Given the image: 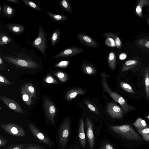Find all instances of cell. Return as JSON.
Here are the masks:
<instances>
[{
    "instance_id": "cell-1",
    "label": "cell",
    "mask_w": 149,
    "mask_h": 149,
    "mask_svg": "<svg viewBox=\"0 0 149 149\" xmlns=\"http://www.w3.org/2000/svg\"><path fill=\"white\" fill-rule=\"evenodd\" d=\"M100 74L102 77L101 83L104 91L108 93L114 101L120 104L124 113H126L133 109V107L130 105L121 96L117 93L112 91L109 88L107 82L108 75L103 72H100Z\"/></svg>"
},
{
    "instance_id": "cell-2",
    "label": "cell",
    "mask_w": 149,
    "mask_h": 149,
    "mask_svg": "<svg viewBox=\"0 0 149 149\" xmlns=\"http://www.w3.org/2000/svg\"><path fill=\"white\" fill-rule=\"evenodd\" d=\"M110 129L123 139L130 140L140 141L143 140L130 125L111 126Z\"/></svg>"
},
{
    "instance_id": "cell-3",
    "label": "cell",
    "mask_w": 149,
    "mask_h": 149,
    "mask_svg": "<svg viewBox=\"0 0 149 149\" xmlns=\"http://www.w3.org/2000/svg\"><path fill=\"white\" fill-rule=\"evenodd\" d=\"M0 57L9 63H11L23 69H34L40 67L36 61L30 58H23L10 55L4 56L0 54Z\"/></svg>"
},
{
    "instance_id": "cell-4",
    "label": "cell",
    "mask_w": 149,
    "mask_h": 149,
    "mask_svg": "<svg viewBox=\"0 0 149 149\" xmlns=\"http://www.w3.org/2000/svg\"><path fill=\"white\" fill-rule=\"evenodd\" d=\"M32 45L43 54L46 55L47 47V36L42 25H39L38 36L33 41Z\"/></svg>"
},
{
    "instance_id": "cell-5",
    "label": "cell",
    "mask_w": 149,
    "mask_h": 149,
    "mask_svg": "<svg viewBox=\"0 0 149 149\" xmlns=\"http://www.w3.org/2000/svg\"><path fill=\"white\" fill-rule=\"evenodd\" d=\"M70 127V120L67 118L63 121L59 129L58 143L61 146L63 149L65 148L68 142Z\"/></svg>"
},
{
    "instance_id": "cell-6",
    "label": "cell",
    "mask_w": 149,
    "mask_h": 149,
    "mask_svg": "<svg viewBox=\"0 0 149 149\" xmlns=\"http://www.w3.org/2000/svg\"><path fill=\"white\" fill-rule=\"evenodd\" d=\"M28 127L33 136L39 143L47 146H52L54 145L53 142L34 124L29 123L28 124Z\"/></svg>"
},
{
    "instance_id": "cell-7",
    "label": "cell",
    "mask_w": 149,
    "mask_h": 149,
    "mask_svg": "<svg viewBox=\"0 0 149 149\" xmlns=\"http://www.w3.org/2000/svg\"><path fill=\"white\" fill-rule=\"evenodd\" d=\"M0 127L7 133L12 136L22 137L26 135L25 132L23 129L13 123L2 124L0 125Z\"/></svg>"
},
{
    "instance_id": "cell-8",
    "label": "cell",
    "mask_w": 149,
    "mask_h": 149,
    "mask_svg": "<svg viewBox=\"0 0 149 149\" xmlns=\"http://www.w3.org/2000/svg\"><path fill=\"white\" fill-rule=\"evenodd\" d=\"M44 106L46 116L50 122H54V117L56 113V109L53 103L47 98H45Z\"/></svg>"
},
{
    "instance_id": "cell-9",
    "label": "cell",
    "mask_w": 149,
    "mask_h": 149,
    "mask_svg": "<svg viewBox=\"0 0 149 149\" xmlns=\"http://www.w3.org/2000/svg\"><path fill=\"white\" fill-rule=\"evenodd\" d=\"M107 112L113 118H122L124 113L122 109L116 103L113 102L108 103L107 106Z\"/></svg>"
},
{
    "instance_id": "cell-10",
    "label": "cell",
    "mask_w": 149,
    "mask_h": 149,
    "mask_svg": "<svg viewBox=\"0 0 149 149\" xmlns=\"http://www.w3.org/2000/svg\"><path fill=\"white\" fill-rule=\"evenodd\" d=\"M84 51L83 49L79 47H70L66 48L58 54L53 56L51 58L54 59L74 56L81 53Z\"/></svg>"
},
{
    "instance_id": "cell-11",
    "label": "cell",
    "mask_w": 149,
    "mask_h": 149,
    "mask_svg": "<svg viewBox=\"0 0 149 149\" xmlns=\"http://www.w3.org/2000/svg\"><path fill=\"white\" fill-rule=\"evenodd\" d=\"M93 123L88 117L86 118V129L87 139L90 149H93L95 144V138L93 131Z\"/></svg>"
},
{
    "instance_id": "cell-12",
    "label": "cell",
    "mask_w": 149,
    "mask_h": 149,
    "mask_svg": "<svg viewBox=\"0 0 149 149\" xmlns=\"http://www.w3.org/2000/svg\"><path fill=\"white\" fill-rule=\"evenodd\" d=\"M0 99L9 108L19 113H24V112L19 104L15 101L6 96H0Z\"/></svg>"
},
{
    "instance_id": "cell-13",
    "label": "cell",
    "mask_w": 149,
    "mask_h": 149,
    "mask_svg": "<svg viewBox=\"0 0 149 149\" xmlns=\"http://www.w3.org/2000/svg\"><path fill=\"white\" fill-rule=\"evenodd\" d=\"M77 37L85 46L92 47H99L98 43L94 39L87 35L79 33L77 34Z\"/></svg>"
},
{
    "instance_id": "cell-14",
    "label": "cell",
    "mask_w": 149,
    "mask_h": 149,
    "mask_svg": "<svg viewBox=\"0 0 149 149\" xmlns=\"http://www.w3.org/2000/svg\"><path fill=\"white\" fill-rule=\"evenodd\" d=\"M5 25L10 31L14 34H21L25 30V28L24 25L19 24L10 23Z\"/></svg>"
},
{
    "instance_id": "cell-15",
    "label": "cell",
    "mask_w": 149,
    "mask_h": 149,
    "mask_svg": "<svg viewBox=\"0 0 149 149\" xmlns=\"http://www.w3.org/2000/svg\"><path fill=\"white\" fill-rule=\"evenodd\" d=\"M78 136L80 143L83 148L86 146L85 134L84 130V123L83 119L80 121L78 130Z\"/></svg>"
},
{
    "instance_id": "cell-16",
    "label": "cell",
    "mask_w": 149,
    "mask_h": 149,
    "mask_svg": "<svg viewBox=\"0 0 149 149\" xmlns=\"http://www.w3.org/2000/svg\"><path fill=\"white\" fill-rule=\"evenodd\" d=\"M84 91L81 88H75L68 90L65 94V98L67 100H71L78 95H83Z\"/></svg>"
},
{
    "instance_id": "cell-17",
    "label": "cell",
    "mask_w": 149,
    "mask_h": 149,
    "mask_svg": "<svg viewBox=\"0 0 149 149\" xmlns=\"http://www.w3.org/2000/svg\"><path fill=\"white\" fill-rule=\"evenodd\" d=\"M101 35L108 38H111L114 41L115 46L118 49H120L122 46L121 41L119 37L115 34L111 33H102Z\"/></svg>"
},
{
    "instance_id": "cell-18",
    "label": "cell",
    "mask_w": 149,
    "mask_h": 149,
    "mask_svg": "<svg viewBox=\"0 0 149 149\" xmlns=\"http://www.w3.org/2000/svg\"><path fill=\"white\" fill-rule=\"evenodd\" d=\"M3 11L5 15L9 19L12 18L15 13V9L13 7L6 4L3 5Z\"/></svg>"
},
{
    "instance_id": "cell-19",
    "label": "cell",
    "mask_w": 149,
    "mask_h": 149,
    "mask_svg": "<svg viewBox=\"0 0 149 149\" xmlns=\"http://www.w3.org/2000/svg\"><path fill=\"white\" fill-rule=\"evenodd\" d=\"M20 93L25 103L28 106L31 105L32 103L31 98L32 97L25 91L23 86L21 87Z\"/></svg>"
},
{
    "instance_id": "cell-20",
    "label": "cell",
    "mask_w": 149,
    "mask_h": 149,
    "mask_svg": "<svg viewBox=\"0 0 149 149\" xmlns=\"http://www.w3.org/2000/svg\"><path fill=\"white\" fill-rule=\"evenodd\" d=\"M60 29L58 28L52 33L50 38L51 45L54 46L59 41L60 37Z\"/></svg>"
},
{
    "instance_id": "cell-21",
    "label": "cell",
    "mask_w": 149,
    "mask_h": 149,
    "mask_svg": "<svg viewBox=\"0 0 149 149\" xmlns=\"http://www.w3.org/2000/svg\"><path fill=\"white\" fill-rule=\"evenodd\" d=\"M47 13L51 19L56 22L63 23L68 19L66 16L63 15L55 14L48 12H47Z\"/></svg>"
},
{
    "instance_id": "cell-22",
    "label": "cell",
    "mask_w": 149,
    "mask_h": 149,
    "mask_svg": "<svg viewBox=\"0 0 149 149\" xmlns=\"http://www.w3.org/2000/svg\"><path fill=\"white\" fill-rule=\"evenodd\" d=\"M58 3L62 9L70 14H72V6L68 0H62L58 2Z\"/></svg>"
},
{
    "instance_id": "cell-23",
    "label": "cell",
    "mask_w": 149,
    "mask_h": 149,
    "mask_svg": "<svg viewBox=\"0 0 149 149\" xmlns=\"http://www.w3.org/2000/svg\"><path fill=\"white\" fill-rule=\"evenodd\" d=\"M108 65L110 69L114 70L116 66V55L113 51L111 52L109 54L108 57Z\"/></svg>"
},
{
    "instance_id": "cell-24",
    "label": "cell",
    "mask_w": 149,
    "mask_h": 149,
    "mask_svg": "<svg viewBox=\"0 0 149 149\" xmlns=\"http://www.w3.org/2000/svg\"><path fill=\"white\" fill-rule=\"evenodd\" d=\"M82 72L88 75H93L96 72V69L92 65L87 63H84L82 65Z\"/></svg>"
},
{
    "instance_id": "cell-25",
    "label": "cell",
    "mask_w": 149,
    "mask_h": 149,
    "mask_svg": "<svg viewBox=\"0 0 149 149\" xmlns=\"http://www.w3.org/2000/svg\"><path fill=\"white\" fill-rule=\"evenodd\" d=\"M145 5H149V0H140L139 1L136 8V12L139 17H142V8Z\"/></svg>"
},
{
    "instance_id": "cell-26",
    "label": "cell",
    "mask_w": 149,
    "mask_h": 149,
    "mask_svg": "<svg viewBox=\"0 0 149 149\" xmlns=\"http://www.w3.org/2000/svg\"><path fill=\"white\" fill-rule=\"evenodd\" d=\"M25 91L35 99L36 96V92L34 85L31 83H26L23 85Z\"/></svg>"
},
{
    "instance_id": "cell-27",
    "label": "cell",
    "mask_w": 149,
    "mask_h": 149,
    "mask_svg": "<svg viewBox=\"0 0 149 149\" xmlns=\"http://www.w3.org/2000/svg\"><path fill=\"white\" fill-rule=\"evenodd\" d=\"M136 129H141L148 127L145 121L140 117L138 118L132 124Z\"/></svg>"
},
{
    "instance_id": "cell-28",
    "label": "cell",
    "mask_w": 149,
    "mask_h": 149,
    "mask_svg": "<svg viewBox=\"0 0 149 149\" xmlns=\"http://www.w3.org/2000/svg\"><path fill=\"white\" fill-rule=\"evenodd\" d=\"M137 61L135 60H129L126 61L122 69L123 72H125L134 67L137 63Z\"/></svg>"
},
{
    "instance_id": "cell-29",
    "label": "cell",
    "mask_w": 149,
    "mask_h": 149,
    "mask_svg": "<svg viewBox=\"0 0 149 149\" xmlns=\"http://www.w3.org/2000/svg\"><path fill=\"white\" fill-rule=\"evenodd\" d=\"M12 39L7 34L0 32V46L10 42Z\"/></svg>"
},
{
    "instance_id": "cell-30",
    "label": "cell",
    "mask_w": 149,
    "mask_h": 149,
    "mask_svg": "<svg viewBox=\"0 0 149 149\" xmlns=\"http://www.w3.org/2000/svg\"><path fill=\"white\" fill-rule=\"evenodd\" d=\"M23 2L27 6L33 9L42 12V9L33 2L28 0H22Z\"/></svg>"
},
{
    "instance_id": "cell-31",
    "label": "cell",
    "mask_w": 149,
    "mask_h": 149,
    "mask_svg": "<svg viewBox=\"0 0 149 149\" xmlns=\"http://www.w3.org/2000/svg\"><path fill=\"white\" fill-rule=\"evenodd\" d=\"M145 84L146 96L147 98H149V70L147 68L145 70Z\"/></svg>"
},
{
    "instance_id": "cell-32",
    "label": "cell",
    "mask_w": 149,
    "mask_h": 149,
    "mask_svg": "<svg viewBox=\"0 0 149 149\" xmlns=\"http://www.w3.org/2000/svg\"><path fill=\"white\" fill-rule=\"evenodd\" d=\"M53 74L62 82H66L68 79V76L67 74L62 71H57L54 73Z\"/></svg>"
},
{
    "instance_id": "cell-33",
    "label": "cell",
    "mask_w": 149,
    "mask_h": 149,
    "mask_svg": "<svg viewBox=\"0 0 149 149\" xmlns=\"http://www.w3.org/2000/svg\"><path fill=\"white\" fill-rule=\"evenodd\" d=\"M137 131L142 136L143 139L146 141H149V127L141 129H137Z\"/></svg>"
},
{
    "instance_id": "cell-34",
    "label": "cell",
    "mask_w": 149,
    "mask_h": 149,
    "mask_svg": "<svg viewBox=\"0 0 149 149\" xmlns=\"http://www.w3.org/2000/svg\"><path fill=\"white\" fill-rule=\"evenodd\" d=\"M120 84L121 87L127 92L132 94L135 93L133 88L129 84L124 82H120Z\"/></svg>"
},
{
    "instance_id": "cell-35",
    "label": "cell",
    "mask_w": 149,
    "mask_h": 149,
    "mask_svg": "<svg viewBox=\"0 0 149 149\" xmlns=\"http://www.w3.org/2000/svg\"><path fill=\"white\" fill-rule=\"evenodd\" d=\"M85 104L93 112L98 115L100 114L99 112L92 104L89 101L87 100L84 102Z\"/></svg>"
},
{
    "instance_id": "cell-36",
    "label": "cell",
    "mask_w": 149,
    "mask_h": 149,
    "mask_svg": "<svg viewBox=\"0 0 149 149\" xmlns=\"http://www.w3.org/2000/svg\"><path fill=\"white\" fill-rule=\"evenodd\" d=\"M0 85L2 86L10 85L12 82L7 79L5 77L1 74L0 75Z\"/></svg>"
},
{
    "instance_id": "cell-37",
    "label": "cell",
    "mask_w": 149,
    "mask_h": 149,
    "mask_svg": "<svg viewBox=\"0 0 149 149\" xmlns=\"http://www.w3.org/2000/svg\"><path fill=\"white\" fill-rule=\"evenodd\" d=\"M27 144L26 143H24L11 144L6 149H23Z\"/></svg>"
},
{
    "instance_id": "cell-38",
    "label": "cell",
    "mask_w": 149,
    "mask_h": 149,
    "mask_svg": "<svg viewBox=\"0 0 149 149\" xmlns=\"http://www.w3.org/2000/svg\"><path fill=\"white\" fill-rule=\"evenodd\" d=\"M44 80L45 82L48 84H57L58 83V81L52 75L49 74L46 77Z\"/></svg>"
},
{
    "instance_id": "cell-39",
    "label": "cell",
    "mask_w": 149,
    "mask_h": 149,
    "mask_svg": "<svg viewBox=\"0 0 149 149\" xmlns=\"http://www.w3.org/2000/svg\"><path fill=\"white\" fill-rule=\"evenodd\" d=\"M23 149H45L41 146L34 144H27Z\"/></svg>"
},
{
    "instance_id": "cell-40",
    "label": "cell",
    "mask_w": 149,
    "mask_h": 149,
    "mask_svg": "<svg viewBox=\"0 0 149 149\" xmlns=\"http://www.w3.org/2000/svg\"><path fill=\"white\" fill-rule=\"evenodd\" d=\"M69 64V61L68 60H64L60 61L54 65L56 67L65 68L67 67Z\"/></svg>"
},
{
    "instance_id": "cell-41",
    "label": "cell",
    "mask_w": 149,
    "mask_h": 149,
    "mask_svg": "<svg viewBox=\"0 0 149 149\" xmlns=\"http://www.w3.org/2000/svg\"><path fill=\"white\" fill-rule=\"evenodd\" d=\"M100 149H114V148L111 144L107 142H106L102 145Z\"/></svg>"
},
{
    "instance_id": "cell-42",
    "label": "cell",
    "mask_w": 149,
    "mask_h": 149,
    "mask_svg": "<svg viewBox=\"0 0 149 149\" xmlns=\"http://www.w3.org/2000/svg\"><path fill=\"white\" fill-rule=\"evenodd\" d=\"M8 143V141L3 137L0 136V148L3 147Z\"/></svg>"
},
{
    "instance_id": "cell-43",
    "label": "cell",
    "mask_w": 149,
    "mask_h": 149,
    "mask_svg": "<svg viewBox=\"0 0 149 149\" xmlns=\"http://www.w3.org/2000/svg\"><path fill=\"white\" fill-rule=\"evenodd\" d=\"M0 70H5L4 67L6 66V65L4 63L3 59L0 57Z\"/></svg>"
},
{
    "instance_id": "cell-44",
    "label": "cell",
    "mask_w": 149,
    "mask_h": 149,
    "mask_svg": "<svg viewBox=\"0 0 149 149\" xmlns=\"http://www.w3.org/2000/svg\"><path fill=\"white\" fill-rule=\"evenodd\" d=\"M6 1L14 3L17 4L19 5L21 4L19 1L17 0H6Z\"/></svg>"
},
{
    "instance_id": "cell-45",
    "label": "cell",
    "mask_w": 149,
    "mask_h": 149,
    "mask_svg": "<svg viewBox=\"0 0 149 149\" xmlns=\"http://www.w3.org/2000/svg\"><path fill=\"white\" fill-rule=\"evenodd\" d=\"M127 56L125 54H122L120 56L119 58L121 60H123Z\"/></svg>"
},
{
    "instance_id": "cell-46",
    "label": "cell",
    "mask_w": 149,
    "mask_h": 149,
    "mask_svg": "<svg viewBox=\"0 0 149 149\" xmlns=\"http://www.w3.org/2000/svg\"><path fill=\"white\" fill-rule=\"evenodd\" d=\"M144 45L146 47L149 48V40L147 41L146 42Z\"/></svg>"
},
{
    "instance_id": "cell-47",
    "label": "cell",
    "mask_w": 149,
    "mask_h": 149,
    "mask_svg": "<svg viewBox=\"0 0 149 149\" xmlns=\"http://www.w3.org/2000/svg\"><path fill=\"white\" fill-rule=\"evenodd\" d=\"M146 118L147 119H149V115L146 116Z\"/></svg>"
},
{
    "instance_id": "cell-48",
    "label": "cell",
    "mask_w": 149,
    "mask_h": 149,
    "mask_svg": "<svg viewBox=\"0 0 149 149\" xmlns=\"http://www.w3.org/2000/svg\"><path fill=\"white\" fill-rule=\"evenodd\" d=\"M1 6H0V14L1 13Z\"/></svg>"
},
{
    "instance_id": "cell-49",
    "label": "cell",
    "mask_w": 149,
    "mask_h": 149,
    "mask_svg": "<svg viewBox=\"0 0 149 149\" xmlns=\"http://www.w3.org/2000/svg\"><path fill=\"white\" fill-rule=\"evenodd\" d=\"M148 22H149V19H148Z\"/></svg>"
}]
</instances>
